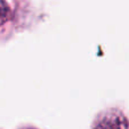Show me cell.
Listing matches in <instances>:
<instances>
[{"label": "cell", "instance_id": "1", "mask_svg": "<svg viewBox=\"0 0 129 129\" xmlns=\"http://www.w3.org/2000/svg\"><path fill=\"white\" fill-rule=\"evenodd\" d=\"M93 129H128V120L119 110H107L96 118Z\"/></svg>", "mask_w": 129, "mask_h": 129}, {"label": "cell", "instance_id": "2", "mask_svg": "<svg viewBox=\"0 0 129 129\" xmlns=\"http://www.w3.org/2000/svg\"><path fill=\"white\" fill-rule=\"evenodd\" d=\"M10 17V8L5 0H0V26Z\"/></svg>", "mask_w": 129, "mask_h": 129}]
</instances>
